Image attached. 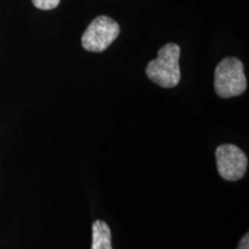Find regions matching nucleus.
<instances>
[{"mask_svg": "<svg viewBox=\"0 0 249 249\" xmlns=\"http://www.w3.org/2000/svg\"><path fill=\"white\" fill-rule=\"evenodd\" d=\"M91 249H112L111 230L103 220H96L92 224Z\"/></svg>", "mask_w": 249, "mask_h": 249, "instance_id": "nucleus-5", "label": "nucleus"}, {"mask_svg": "<svg viewBox=\"0 0 249 249\" xmlns=\"http://www.w3.org/2000/svg\"><path fill=\"white\" fill-rule=\"evenodd\" d=\"M216 164L219 176L226 181H238L247 172L248 158L234 144H222L216 149Z\"/></svg>", "mask_w": 249, "mask_h": 249, "instance_id": "nucleus-4", "label": "nucleus"}, {"mask_svg": "<svg viewBox=\"0 0 249 249\" xmlns=\"http://www.w3.org/2000/svg\"><path fill=\"white\" fill-rule=\"evenodd\" d=\"M247 89L244 65L238 58L223 59L214 70V90L222 98L240 96Z\"/></svg>", "mask_w": 249, "mask_h": 249, "instance_id": "nucleus-2", "label": "nucleus"}, {"mask_svg": "<svg viewBox=\"0 0 249 249\" xmlns=\"http://www.w3.org/2000/svg\"><path fill=\"white\" fill-rule=\"evenodd\" d=\"M35 7L43 11H49V9H53L57 7L60 2V0H31Z\"/></svg>", "mask_w": 249, "mask_h": 249, "instance_id": "nucleus-6", "label": "nucleus"}, {"mask_svg": "<svg viewBox=\"0 0 249 249\" xmlns=\"http://www.w3.org/2000/svg\"><path fill=\"white\" fill-rule=\"evenodd\" d=\"M238 249H249V234L246 233V234L242 236V239L239 242Z\"/></svg>", "mask_w": 249, "mask_h": 249, "instance_id": "nucleus-7", "label": "nucleus"}, {"mask_svg": "<svg viewBox=\"0 0 249 249\" xmlns=\"http://www.w3.org/2000/svg\"><path fill=\"white\" fill-rule=\"evenodd\" d=\"M180 46L169 43L158 51L157 58L150 61L145 68L147 76L161 88H174L181 79L179 66Z\"/></svg>", "mask_w": 249, "mask_h": 249, "instance_id": "nucleus-1", "label": "nucleus"}, {"mask_svg": "<svg viewBox=\"0 0 249 249\" xmlns=\"http://www.w3.org/2000/svg\"><path fill=\"white\" fill-rule=\"evenodd\" d=\"M120 34V27L108 17H98L89 24L82 35L83 49L89 52H103Z\"/></svg>", "mask_w": 249, "mask_h": 249, "instance_id": "nucleus-3", "label": "nucleus"}]
</instances>
